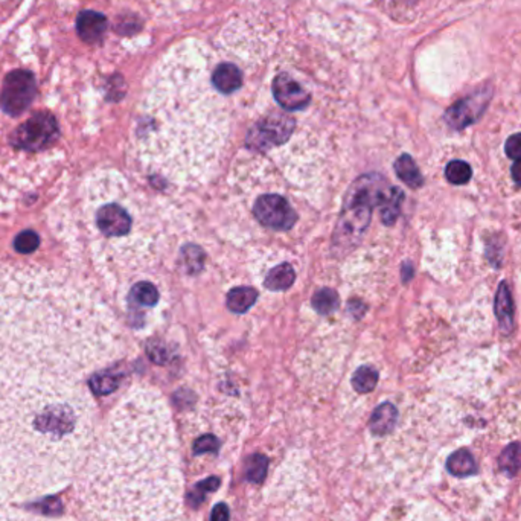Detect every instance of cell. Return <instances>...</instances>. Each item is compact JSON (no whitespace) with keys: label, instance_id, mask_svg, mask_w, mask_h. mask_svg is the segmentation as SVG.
Returning <instances> with one entry per match:
<instances>
[{"label":"cell","instance_id":"obj_1","mask_svg":"<svg viewBox=\"0 0 521 521\" xmlns=\"http://www.w3.org/2000/svg\"><path fill=\"white\" fill-rule=\"evenodd\" d=\"M114 343L112 319L84 285L0 265V503L52 494L80 470L95 416L84 376Z\"/></svg>","mask_w":521,"mask_h":521},{"label":"cell","instance_id":"obj_2","mask_svg":"<svg viewBox=\"0 0 521 521\" xmlns=\"http://www.w3.org/2000/svg\"><path fill=\"white\" fill-rule=\"evenodd\" d=\"M84 521H183L178 448L150 395L114 410L75 488Z\"/></svg>","mask_w":521,"mask_h":521},{"label":"cell","instance_id":"obj_3","mask_svg":"<svg viewBox=\"0 0 521 521\" xmlns=\"http://www.w3.org/2000/svg\"><path fill=\"white\" fill-rule=\"evenodd\" d=\"M59 139V125L54 114L40 112L19 125L12 135V148L27 156L43 153Z\"/></svg>","mask_w":521,"mask_h":521},{"label":"cell","instance_id":"obj_4","mask_svg":"<svg viewBox=\"0 0 521 521\" xmlns=\"http://www.w3.org/2000/svg\"><path fill=\"white\" fill-rule=\"evenodd\" d=\"M37 84L29 70H14L6 75L0 91V107L10 116H20L36 99Z\"/></svg>","mask_w":521,"mask_h":521},{"label":"cell","instance_id":"obj_5","mask_svg":"<svg viewBox=\"0 0 521 521\" xmlns=\"http://www.w3.org/2000/svg\"><path fill=\"white\" fill-rule=\"evenodd\" d=\"M93 226L99 237L107 240H119L129 235L133 225V218L129 209L118 200L98 201L91 214Z\"/></svg>","mask_w":521,"mask_h":521},{"label":"cell","instance_id":"obj_6","mask_svg":"<svg viewBox=\"0 0 521 521\" xmlns=\"http://www.w3.org/2000/svg\"><path fill=\"white\" fill-rule=\"evenodd\" d=\"M296 121L288 114H273L255 125L248 135V146L253 150H267L290 139L295 131Z\"/></svg>","mask_w":521,"mask_h":521},{"label":"cell","instance_id":"obj_7","mask_svg":"<svg viewBox=\"0 0 521 521\" xmlns=\"http://www.w3.org/2000/svg\"><path fill=\"white\" fill-rule=\"evenodd\" d=\"M255 217L264 226L285 231L290 229L297 220L290 203L278 193H267L255 203Z\"/></svg>","mask_w":521,"mask_h":521},{"label":"cell","instance_id":"obj_8","mask_svg":"<svg viewBox=\"0 0 521 521\" xmlns=\"http://www.w3.org/2000/svg\"><path fill=\"white\" fill-rule=\"evenodd\" d=\"M274 101L284 108L285 112L305 110L312 102V93L301 81L290 72H280L272 83Z\"/></svg>","mask_w":521,"mask_h":521},{"label":"cell","instance_id":"obj_9","mask_svg":"<svg viewBox=\"0 0 521 521\" xmlns=\"http://www.w3.org/2000/svg\"><path fill=\"white\" fill-rule=\"evenodd\" d=\"M491 95H493L491 89L484 87L465 99L457 101L454 106L446 110V124L452 125L453 129L456 130L465 129L468 125L473 124L474 121H478L488 107Z\"/></svg>","mask_w":521,"mask_h":521},{"label":"cell","instance_id":"obj_10","mask_svg":"<svg viewBox=\"0 0 521 521\" xmlns=\"http://www.w3.org/2000/svg\"><path fill=\"white\" fill-rule=\"evenodd\" d=\"M242 83H244V75L237 61L223 59L214 65L210 74V84L214 87V91H220L223 95H232L241 89Z\"/></svg>","mask_w":521,"mask_h":521},{"label":"cell","instance_id":"obj_11","mask_svg":"<svg viewBox=\"0 0 521 521\" xmlns=\"http://www.w3.org/2000/svg\"><path fill=\"white\" fill-rule=\"evenodd\" d=\"M107 29V19L101 12H81L76 19V31L87 43H95L104 36Z\"/></svg>","mask_w":521,"mask_h":521},{"label":"cell","instance_id":"obj_12","mask_svg":"<svg viewBox=\"0 0 521 521\" xmlns=\"http://www.w3.org/2000/svg\"><path fill=\"white\" fill-rule=\"evenodd\" d=\"M495 316L499 319L500 329L510 333L514 328V302L506 282H501L495 296Z\"/></svg>","mask_w":521,"mask_h":521},{"label":"cell","instance_id":"obj_13","mask_svg":"<svg viewBox=\"0 0 521 521\" xmlns=\"http://www.w3.org/2000/svg\"><path fill=\"white\" fill-rule=\"evenodd\" d=\"M257 301H258V291L250 287H238L227 295L226 304L231 312L242 314L249 312Z\"/></svg>","mask_w":521,"mask_h":521},{"label":"cell","instance_id":"obj_14","mask_svg":"<svg viewBox=\"0 0 521 521\" xmlns=\"http://www.w3.org/2000/svg\"><path fill=\"white\" fill-rule=\"evenodd\" d=\"M397 408L393 407L392 404H382L380 407H376L371 418L372 433L386 435L392 431L397 424Z\"/></svg>","mask_w":521,"mask_h":521},{"label":"cell","instance_id":"obj_15","mask_svg":"<svg viewBox=\"0 0 521 521\" xmlns=\"http://www.w3.org/2000/svg\"><path fill=\"white\" fill-rule=\"evenodd\" d=\"M395 171L410 188L418 189L424 185V178L421 176L420 168L416 167L414 159L408 154H403L395 162Z\"/></svg>","mask_w":521,"mask_h":521},{"label":"cell","instance_id":"obj_16","mask_svg":"<svg viewBox=\"0 0 521 521\" xmlns=\"http://www.w3.org/2000/svg\"><path fill=\"white\" fill-rule=\"evenodd\" d=\"M296 272L290 264H280L276 265L273 270H270V273L265 278V287L269 290L282 291L290 288L291 285L295 284Z\"/></svg>","mask_w":521,"mask_h":521},{"label":"cell","instance_id":"obj_17","mask_svg":"<svg viewBox=\"0 0 521 521\" xmlns=\"http://www.w3.org/2000/svg\"><path fill=\"white\" fill-rule=\"evenodd\" d=\"M446 468L453 476H457V478H467V476H471L478 471V465H476L473 454L468 450H457L453 453L446 462Z\"/></svg>","mask_w":521,"mask_h":521},{"label":"cell","instance_id":"obj_18","mask_svg":"<svg viewBox=\"0 0 521 521\" xmlns=\"http://www.w3.org/2000/svg\"><path fill=\"white\" fill-rule=\"evenodd\" d=\"M404 193L401 189L392 188L389 191L382 206V220L384 225H393L397 221L398 216H399V210H401V203H403Z\"/></svg>","mask_w":521,"mask_h":521},{"label":"cell","instance_id":"obj_19","mask_svg":"<svg viewBox=\"0 0 521 521\" xmlns=\"http://www.w3.org/2000/svg\"><path fill=\"white\" fill-rule=\"evenodd\" d=\"M121 376L112 372H97L91 376L89 387L95 395H110L118 389Z\"/></svg>","mask_w":521,"mask_h":521},{"label":"cell","instance_id":"obj_20","mask_svg":"<svg viewBox=\"0 0 521 521\" xmlns=\"http://www.w3.org/2000/svg\"><path fill=\"white\" fill-rule=\"evenodd\" d=\"M499 467L508 476H516L521 470V446L510 444L499 457Z\"/></svg>","mask_w":521,"mask_h":521},{"label":"cell","instance_id":"obj_21","mask_svg":"<svg viewBox=\"0 0 521 521\" xmlns=\"http://www.w3.org/2000/svg\"><path fill=\"white\" fill-rule=\"evenodd\" d=\"M131 301L136 302L140 306H154L159 301V291L154 285L150 282H140L131 288L130 293Z\"/></svg>","mask_w":521,"mask_h":521},{"label":"cell","instance_id":"obj_22","mask_svg":"<svg viewBox=\"0 0 521 521\" xmlns=\"http://www.w3.org/2000/svg\"><path fill=\"white\" fill-rule=\"evenodd\" d=\"M378 383V372L369 366H363L352 376V386L359 393H369L375 389Z\"/></svg>","mask_w":521,"mask_h":521},{"label":"cell","instance_id":"obj_23","mask_svg":"<svg viewBox=\"0 0 521 521\" xmlns=\"http://www.w3.org/2000/svg\"><path fill=\"white\" fill-rule=\"evenodd\" d=\"M312 305L320 314H329L337 310L339 296L331 288H322L312 297Z\"/></svg>","mask_w":521,"mask_h":521},{"label":"cell","instance_id":"obj_24","mask_svg":"<svg viewBox=\"0 0 521 521\" xmlns=\"http://www.w3.org/2000/svg\"><path fill=\"white\" fill-rule=\"evenodd\" d=\"M446 176L448 182L453 185H465L471 180L473 170L468 165L467 162L453 161L446 165Z\"/></svg>","mask_w":521,"mask_h":521},{"label":"cell","instance_id":"obj_25","mask_svg":"<svg viewBox=\"0 0 521 521\" xmlns=\"http://www.w3.org/2000/svg\"><path fill=\"white\" fill-rule=\"evenodd\" d=\"M38 235L33 231H25L14 240V248L19 253H33L38 248Z\"/></svg>","mask_w":521,"mask_h":521},{"label":"cell","instance_id":"obj_26","mask_svg":"<svg viewBox=\"0 0 521 521\" xmlns=\"http://www.w3.org/2000/svg\"><path fill=\"white\" fill-rule=\"evenodd\" d=\"M0 521H67L59 518H46V517L33 516L22 510L0 509Z\"/></svg>","mask_w":521,"mask_h":521},{"label":"cell","instance_id":"obj_27","mask_svg":"<svg viewBox=\"0 0 521 521\" xmlns=\"http://www.w3.org/2000/svg\"><path fill=\"white\" fill-rule=\"evenodd\" d=\"M267 471V461L263 456H253L252 461L249 462L248 476L252 482H261L264 474Z\"/></svg>","mask_w":521,"mask_h":521},{"label":"cell","instance_id":"obj_28","mask_svg":"<svg viewBox=\"0 0 521 521\" xmlns=\"http://www.w3.org/2000/svg\"><path fill=\"white\" fill-rule=\"evenodd\" d=\"M218 484H220L218 478H208V480L197 485V488L193 489V493L191 494V501H193V505H199L200 500L204 499V493L216 489Z\"/></svg>","mask_w":521,"mask_h":521},{"label":"cell","instance_id":"obj_29","mask_svg":"<svg viewBox=\"0 0 521 521\" xmlns=\"http://www.w3.org/2000/svg\"><path fill=\"white\" fill-rule=\"evenodd\" d=\"M185 255V264L188 265L189 272H197L201 267V259L203 253L197 248H188L183 250Z\"/></svg>","mask_w":521,"mask_h":521},{"label":"cell","instance_id":"obj_30","mask_svg":"<svg viewBox=\"0 0 521 521\" xmlns=\"http://www.w3.org/2000/svg\"><path fill=\"white\" fill-rule=\"evenodd\" d=\"M506 156L514 159V161H520L521 159V133L510 136L509 139L506 140L505 146Z\"/></svg>","mask_w":521,"mask_h":521},{"label":"cell","instance_id":"obj_31","mask_svg":"<svg viewBox=\"0 0 521 521\" xmlns=\"http://www.w3.org/2000/svg\"><path fill=\"white\" fill-rule=\"evenodd\" d=\"M148 355L151 357V360L156 361V363H167L170 360V348L168 346H162V344H153L148 346Z\"/></svg>","mask_w":521,"mask_h":521},{"label":"cell","instance_id":"obj_32","mask_svg":"<svg viewBox=\"0 0 521 521\" xmlns=\"http://www.w3.org/2000/svg\"><path fill=\"white\" fill-rule=\"evenodd\" d=\"M210 521H229V509H227V506L225 503H218L214 508Z\"/></svg>","mask_w":521,"mask_h":521},{"label":"cell","instance_id":"obj_33","mask_svg":"<svg viewBox=\"0 0 521 521\" xmlns=\"http://www.w3.org/2000/svg\"><path fill=\"white\" fill-rule=\"evenodd\" d=\"M510 174H512L514 182L521 186V159L520 161H516V163L512 165V168H510Z\"/></svg>","mask_w":521,"mask_h":521}]
</instances>
